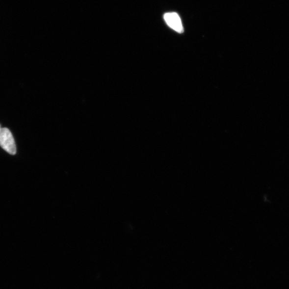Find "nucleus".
<instances>
[{
	"label": "nucleus",
	"instance_id": "nucleus-1",
	"mask_svg": "<svg viewBox=\"0 0 289 289\" xmlns=\"http://www.w3.org/2000/svg\"><path fill=\"white\" fill-rule=\"evenodd\" d=\"M0 146L10 155L16 154V145L13 135L7 128L0 129Z\"/></svg>",
	"mask_w": 289,
	"mask_h": 289
},
{
	"label": "nucleus",
	"instance_id": "nucleus-2",
	"mask_svg": "<svg viewBox=\"0 0 289 289\" xmlns=\"http://www.w3.org/2000/svg\"><path fill=\"white\" fill-rule=\"evenodd\" d=\"M164 21L167 25L176 32L182 33L184 32L181 20L179 15L176 13H168L164 15Z\"/></svg>",
	"mask_w": 289,
	"mask_h": 289
},
{
	"label": "nucleus",
	"instance_id": "nucleus-3",
	"mask_svg": "<svg viewBox=\"0 0 289 289\" xmlns=\"http://www.w3.org/2000/svg\"><path fill=\"white\" fill-rule=\"evenodd\" d=\"M1 125H0V129H1Z\"/></svg>",
	"mask_w": 289,
	"mask_h": 289
}]
</instances>
